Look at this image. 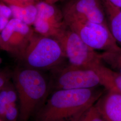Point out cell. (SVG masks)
<instances>
[{
    "instance_id": "obj_1",
    "label": "cell",
    "mask_w": 121,
    "mask_h": 121,
    "mask_svg": "<svg viewBox=\"0 0 121 121\" xmlns=\"http://www.w3.org/2000/svg\"><path fill=\"white\" fill-rule=\"evenodd\" d=\"M95 87L54 91L35 114V121H77L104 91Z\"/></svg>"
},
{
    "instance_id": "obj_2",
    "label": "cell",
    "mask_w": 121,
    "mask_h": 121,
    "mask_svg": "<svg viewBox=\"0 0 121 121\" xmlns=\"http://www.w3.org/2000/svg\"><path fill=\"white\" fill-rule=\"evenodd\" d=\"M12 79L19 102L18 121H28L43 104L49 83L40 70L23 65L13 70Z\"/></svg>"
},
{
    "instance_id": "obj_3",
    "label": "cell",
    "mask_w": 121,
    "mask_h": 121,
    "mask_svg": "<svg viewBox=\"0 0 121 121\" xmlns=\"http://www.w3.org/2000/svg\"><path fill=\"white\" fill-rule=\"evenodd\" d=\"M66 59L57 39L35 31L20 61L23 66L40 71L53 69L63 65Z\"/></svg>"
},
{
    "instance_id": "obj_4",
    "label": "cell",
    "mask_w": 121,
    "mask_h": 121,
    "mask_svg": "<svg viewBox=\"0 0 121 121\" xmlns=\"http://www.w3.org/2000/svg\"><path fill=\"white\" fill-rule=\"evenodd\" d=\"M54 38L60 43L69 65L92 69L96 65L103 62L100 53L85 43L68 25Z\"/></svg>"
},
{
    "instance_id": "obj_5",
    "label": "cell",
    "mask_w": 121,
    "mask_h": 121,
    "mask_svg": "<svg viewBox=\"0 0 121 121\" xmlns=\"http://www.w3.org/2000/svg\"><path fill=\"white\" fill-rule=\"evenodd\" d=\"M51 71L49 89L52 88L55 91L91 88L100 85L98 75L92 69L63 64Z\"/></svg>"
},
{
    "instance_id": "obj_6",
    "label": "cell",
    "mask_w": 121,
    "mask_h": 121,
    "mask_svg": "<svg viewBox=\"0 0 121 121\" xmlns=\"http://www.w3.org/2000/svg\"><path fill=\"white\" fill-rule=\"evenodd\" d=\"M65 22L85 43L95 50H99L104 52L121 47L113 38L108 25L82 19Z\"/></svg>"
},
{
    "instance_id": "obj_7",
    "label": "cell",
    "mask_w": 121,
    "mask_h": 121,
    "mask_svg": "<svg viewBox=\"0 0 121 121\" xmlns=\"http://www.w3.org/2000/svg\"><path fill=\"white\" fill-rule=\"evenodd\" d=\"M35 30L20 20L12 18L0 31V49L20 60L30 43Z\"/></svg>"
},
{
    "instance_id": "obj_8",
    "label": "cell",
    "mask_w": 121,
    "mask_h": 121,
    "mask_svg": "<svg viewBox=\"0 0 121 121\" xmlns=\"http://www.w3.org/2000/svg\"><path fill=\"white\" fill-rule=\"evenodd\" d=\"M35 5L37 14L33 26L35 32L54 38L67 26L61 9L55 4L40 0Z\"/></svg>"
},
{
    "instance_id": "obj_9",
    "label": "cell",
    "mask_w": 121,
    "mask_h": 121,
    "mask_svg": "<svg viewBox=\"0 0 121 121\" xmlns=\"http://www.w3.org/2000/svg\"><path fill=\"white\" fill-rule=\"evenodd\" d=\"M61 10L65 21L82 19L108 25L102 0H69Z\"/></svg>"
},
{
    "instance_id": "obj_10",
    "label": "cell",
    "mask_w": 121,
    "mask_h": 121,
    "mask_svg": "<svg viewBox=\"0 0 121 121\" xmlns=\"http://www.w3.org/2000/svg\"><path fill=\"white\" fill-rule=\"evenodd\" d=\"M106 91L95 103V106L104 121H121V94Z\"/></svg>"
},
{
    "instance_id": "obj_11",
    "label": "cell",
    "mask_w": 121,
    "mask_h": 121,
    "mask_svg": "<svg viewBox=\"0 0 121 121\" xmlns=\"http://www.w3.org/2000/svg\"><path fill=\"white\" fill-rule=\"evenodd\" d=\"M98 75L100 85L106 91H112L121 94V74L101 62L92 69Z\"/></svg>"
},
{
    "instance_id": "obj_12",
    "label": "cell",
    "mask_w": 121,
    "mask_h": 121,
    "mask_svg": "<svg viewBox=\"0 0 121 121\" xmlns=\"http://www.w3.org/2000/svg\"><path fill=\"white\" fill-rule=\"evenodd\" d=\"M103 5L109 30L117 43L121 46V9Z\"/></svg>"
},
{
    "instance_id": "obj_13",
    "label": "cell",
    "mask_w": 121,
    "mask_h": 121,
    "mask_svg": "<svg viewBox=\"0 0 121 121\" xmlns=\"http://www.w3.org/2000/svg\"><path fill=\"white\" fill-rule=\"evenodd\" d=\"M9 5L12 10L13 18L18 19L29 26H33L37 14L35 4L25 6Z\"/></svg>"
},
{
    "instance_id": "obj_14",
    "label": "cell",
    "mask_w": 121,
    "mask_h": 121,
    "mask_svg": "<svg viewBox=\"0 0 121 121\" xmlns=\"http://www.w3.org/2000/svg\"><path fill=\"white\" fill-rule=\"evenodd\" d=\"M100 56L103 62L121 74V47L115 50L103 52L100 53Z\"/></svg>"
},
{
    "instance_id": "obj_15",
    "label": "cell",
    "mask_w": 121,
    "mask_h": 121,
    "mask_svg": "<svg viewBox=\"0 0 121 121\" xmlns=\"http://www.w3.org/2000/svg\"><path fill=\"white\" fill-rule=\"evenodd\" d=\"M13 18L12 10L8 4L3 1L0 2V32L7 25Z\"/></svg>"
},
{
    "instance_id": "obj_16",
    "label": "cell",
    "mask_w": 121,
    "mask_h": 121,
    "mask_svg": "<svg viewBox=\"0 0 121 121\" xmlns=\"http://www.w3.org/2000/svg\"><path fill=\"white\" fill-rule=\"evenodd\" d=\"M77 121H105L95 105L88 108Z\"/></svg>"
},
{
    "instance_id": "obj_17",
    "label": "cell",
    "mask_w": 121,
    "mask_h": 121,
    "mask_svg": "<svg viewBox=\"0 0 121 121\" xmlns=\"http://www.w3.org/2000/svg\"><path fill=\"white\" fill-rule=\"evenodd\" d=\"M19 116V110L16 104H10L8 106L4 115L1 118L4 121H17Z\"/></svg>"
},
{
    "instance_id": "obj_18",
    "label": "cell",
    "mask_w": 121,
    "mask_h": 121,
    "mask_svg": "<svg viewBox=\"0 0 121 121\" xmlns=\"http://www.w3.org/2000/svg\"><path fill=\"white\" fill-rule=\"evenodd\" d=\"M13 70L4 68L0 71V90L3 88L10 82L13 77Z\"/></svg>"
},
{
    "instance_id": "obj_19",
    "label": "cell",
    "mask_w": 121,
    "mask_h": 121,
    "mask_svg": "<svg viewBox=\"0 0 121 121\" xmlns=\"http://www.w3.org/2000/svg\"><path fill=\"white\" fill-rule=\"evenodd\" d=\"M4 87L7 91V99L8 104H15L18 98V95L13 83L10 82Z\"/></svg>"
},
{
    "instance_id": "obj_20",
    "label": "cell",
    "mask_w": 121,
    "mask_h": 121,
    "mask_svg": "<svg viewBox=\"0 0 121 121\" xmlns=\"http://www.w3.org/2000/svg\"><path fill=\"white\" fill-rule=\"evenodd\" d=\"M0 90V118H2L9 104L7 99V91L5 87Z\"/></svg>"
},
{
    "instance_id": "obj_21",
    "label": "cell",
    "mask_w": 121,
    "mask_h": 121,
    "mask_svg": "<svg viewBox=\"0 0 121 121\" xmlns=\"http://www.w3.org/2000/svg\"><path fill=\"white\" fill-rule=\"evenodd\" d=\"M8 5L25 6L30 4H36L40 0H0Z\"/></svg>"
},
{
    "instance_id": "obj_22",
    "label": "cell",
    "mask_w": 121,
    "mask_h": 121,
    "mask_svg": "<svg viewBox=\"0 0 121 121\" xmlns=\"http://www.w3.org/2000/svg\"><path fill=\"white\" fill-rule=\"evenodd\" d=\"M103 4H107L121 9V0H102Z\"/></svg>"
},
{
    "instance_id": "obj_23",
    "label": "cell",
    "mask_w": 121,
    "mask_h": 121,
    "mask_svg": "<svg viewBox=\"0 0 121 121\" xmlns=\"http://www.w3.org/2000/svg\"><path fill=\"white\" fill-rule=\"evenodd\" d=\"M44 0L47 2H48L49 3H51V4H55L56 2L61 0Z\"/></svg>"
},
{
    "instance_id": "obj_24",
    "label": "cell",
    "mask_w": 121,
    "mask_h": 121,
    "mask_svg": "<svg viewBox=\"0 0 121 121\" xmlns=\"http://www.w3.org/2000/svg\"><path fill=\"white\" fill-rule=\"evenodd\" d=\"M0 121H3V120L2 119H1V118H0Z\"/></svg>"
}]
</instances>
